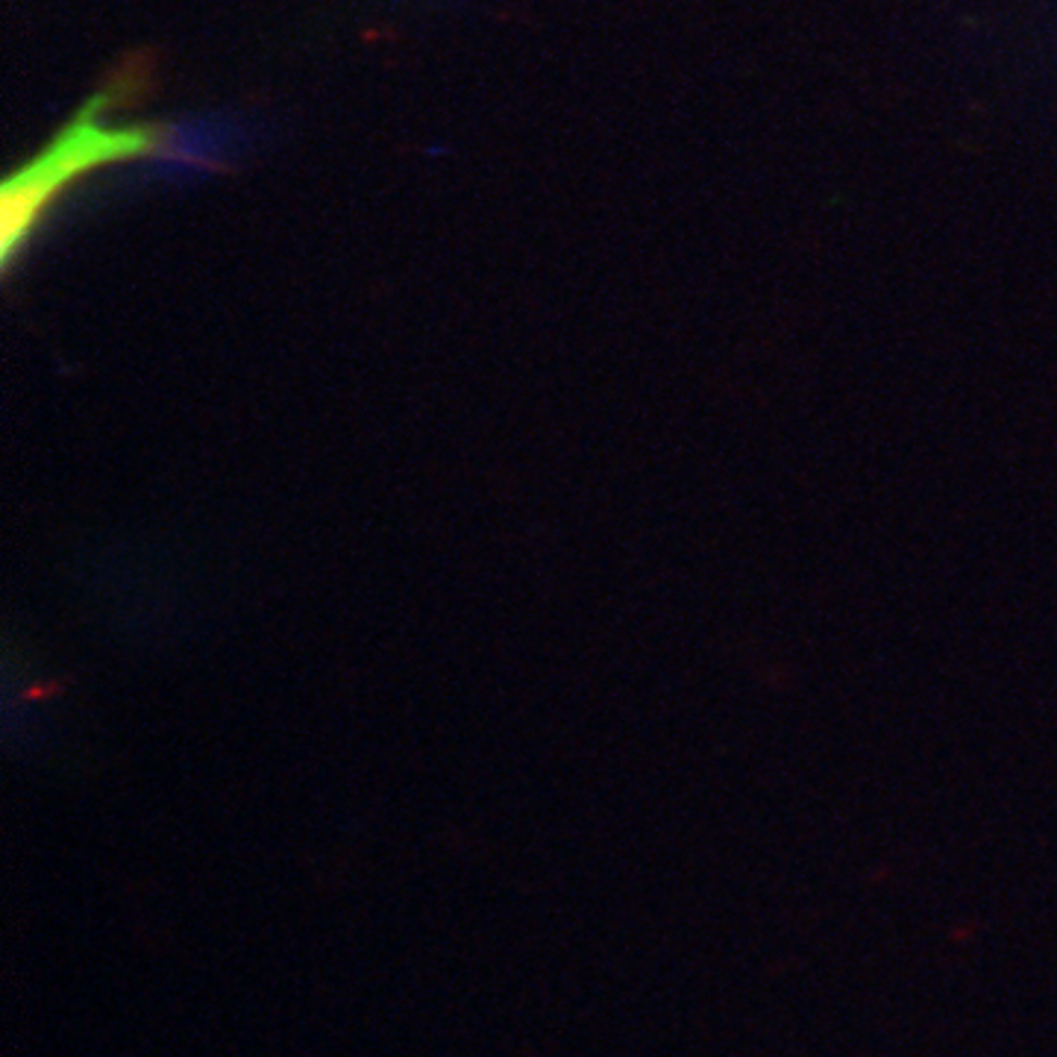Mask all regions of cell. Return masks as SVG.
<instances>
[{
    "label": "cell",
    "instance_id": "6da1fadb",
    "mask_svg": "<svg viewBox=\"0 0 1057 1057\" xmlns=\"http://www.w3.org/2000/svg\"><path fill=\"white\" fill-rule=\"evenodd\" d=\"M121 95H127L124 79L100 88L27 165H21L3 179L0 186V264L3 268H10L21 247L27 245L50 206L83 176L117 162L157 157L167 145V133L157 124H109L107 112L121 100Z\"/></svg>",
    "mask_w": 1057,
    "mask_h": 1057
}]
</instances>
